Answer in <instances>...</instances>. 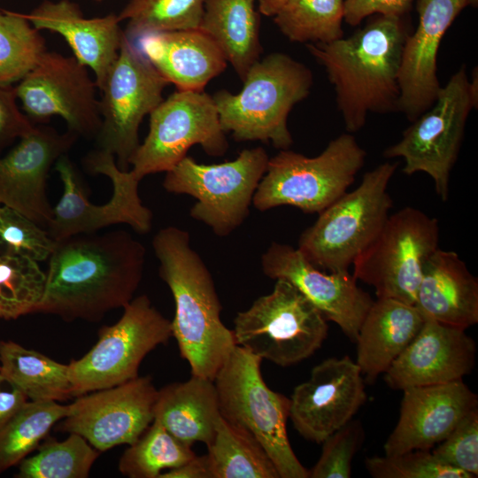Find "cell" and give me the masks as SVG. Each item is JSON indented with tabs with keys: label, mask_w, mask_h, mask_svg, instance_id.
I'll list each match as a JSON object with an SVG mask.
<instances>
[{
	"label": "cell",
	"mask_w": 478,
	"mask_h": 478,
	"mask_svg": "<svg viewBox=\"0 0 478 478\" xmlns=\"http://www.w3.org/2000/svg\"><path fill=\"white\" fill-rule=\"evenodd\" d=\"M327 321L295 286L276 279L271 293L236 314L233 332L238 346L286 367L320 348L328 336Z\"/></svg>",
	"instance_id": "obj_8"
},
{
	"label": "cell",
	"mask_w": 478,
	"mask_h": 478,
	"mask_svg": "<svg viewBox=\"0 0 478 478\" xmlns=\"http://www.w3.org/2000/svg\"><path fill=\"white\" fill-rule=\"evenodd\" d=\"M397 166L384 162L366 172L355 189L320 212L301 234L297 248L313 266L333 273L349 271L389 215L393 202L388 186Z\"/></svg>",
	"instance_id": "obj_6"
},
{
	"label": "cell",
	"mask_w": 478,
	"mask_h": 478,
	"mask_svg": "<svg viewBox=\"0 0 478 478\" xmlns=\"http://www.w3.org/2000/svg\"><path fill=\"white\" fill-rule=\"evenodd\" d=\"M96 82L74 57L45 51L14 88L29 119L61 117L77 136L96 137L101 126Z\"/></svg>",
	"instance_id": "obj_16"
},
{
	"label": "cell",
	"mask_w": 478,
	"mask_h": 478,
	"mask_svg": "<svg viewBox=\"0 0 478 478\" xmlns=\"http://www.w3.org/2000/svg\"><path fill=\"white\" fill-rule=\"evenodd\" d=\"M405 17L378 14L348 38L306 44L334 85L349 133L361 129L369 112L398 111L402 51L410 34Z\"/></svg>",
	"instance_id": "obj_2"
},
{
	"label": "cell",
	"mask_w": 478,
	"mask_h": 478,
	"mask_svg": "<svg viewBox=\"0 0 478 478\" xmlns=\"http://www.w3.org/2000/svg\"><path fill=\"white\" fill-rule=\"evenodd\" d=\"M478 101L474 97L466 67L462 66L437 95L434 104L403 132L401 139L388 147L387 158H402V172H422L434 181L437 196L449 197L451 172L461 147L466 123Z\"/></svg>",
	"instance_id": "obj_12"
},
{
	"label": "cell",
	"mask_w": 478,
	"mask_h": 478,
	"mask_svg": "<svg viewBox=\"0 0 478 478\" xmlns=\"http://www.w3.org/2000/svg\"><path fill=\"white\" fill-rule=\"evenodd\" d=\"M197 144L214 157L228 148L214 100L204 90H176L150 112L149 133L130 158L129 171L140 181L166 173Z\"/></svg>",
	"instance_id": "obj_15"
},
{
	"label": "cell",
	"mask_w": 478,
	"mask_h": 478,
	"mask_svg": "<svg viewBox=\"0 0 478 478\" xmlns=\"http://www.w3.org/2000/svg\"><path fill=\"white\" fill-rule=\"evenodd\" d=\"M412 0H345L344 20L350 26L358 25L373 15L405 16Z\"/></svg>",
	"instance_id": "obj_44"
},
{
	"label": "cell",
	"mask_w": 478,
	"mask_h": 478,
	"mask_svg": "<svg viewBox=\"0 0 478 478\" xmlns=\"http://www.w3.org/2000/svg\"><path fill=\"white\" fill-rule=\"evenodd\" d=\"M0 373L33 401L73 397L68 365L11 340H0Z\"/></svg>",
	"instance_id": "obj_30"
},
{
	"label": "cell",
	"mask_w": 478,
	"mask_h": 478,
	"mask_svg": "<svg viewBox=\"0 0 478 478\" xmlns=\"http://www.w3.org/2000/svg\"><path fill=\"white\" fill-rule=\"evenodd\" d=\"M27 396L0 373V430L27 401Z\"/></svg>",
	"instance_id": "obj_45"
},
{
	"label": "cell",
	"mask_w": 478,
	"mask_h": 478,
	"mask_svg": "<svg viewBox=\"0 0 478 478\" xmlns=\"http://www.w3.org/2000/svg\"><path fill=\"white\" fill-rule=\"evenodd\" d=\"M287 0H257L258 8L261 14L274 17Z\"/></svg>",
	"instance_id": "obj_47"
},
{
	"label": "cell",
	"mask_w": 478,
	"mask_h": 478,
	"mask_svg": "<svg viewBox=\"0 0 478 478\" xmlns=\"http://www.w3.org/2000/svg\"><path fill=\"white\" fill-rule=\"evenodd\" d=\"M414 306L425 320L466 329L478 322V281L457 252L438 248L424 266Z\"/></svg>",
	"instance_id": "obj_26"
},
{
	"label": "cell",
	"mask_w": 478,
	"mask_h": 478,
	"mask_svg": "<svg viewBox=\"0 0 478 478\" xmlns=\"http://www.w3.org/2000/svg\"><path fill=\"white\" fill-rule=\"evenodd\" d=\"M206 446L212 478H280L260 443L222 416Z\"/></svg>",
	"instance_id": "obj_31"
},
{
	"label": "cell",
	"mask_w": 478,
	"mask_h": 478,
	"mask_svg": "<svg viewBox=\"0 0 478 478\" xmlns=\"http://www.w3.org/2000/svg\"><path fill=\"white\" fill-rule=\"evenodd\" d=\"M243 81L237 94L222 89L212 96L225 133L239 142H271L277 149H289L293 143L289 113L308 96L312 71L285 53L273 52L256 61Z\"/></svg>",
	"instance_id": "obj_4"
},
{
	"label": "cell",
	"mask_w": 478,
	"mask_h": 478,
	"mask_svg": "<svg viewBox=\"0 0 478 478\" xmlns=\"http://www.w3.org/2000/svg\"><path fill=\"white\" fill-rule=\"evenodd\" d=\"M442 462L468 473L478 474V411L469 412L450 435L431 449Z\"/></svg>",
	"instance_id": "obj_42"
},
{
	"label": "cell",
	"mask_w": 478,
	"mask_h": 478,
	"mask_svg": "<svg viewBox=\"0 0 478 478\" xmlns=\"http://www.w3.org/2000/svg\"><path fill=\"white\" fill-rule=\"evenodd\" d=\"M85 163L92 173L103 174L111 180L112 195L105 204L90 203L69 158L66 154L62 156L56 162L55 169L64 189L46 228L50 236L56 242L79 234L96 233L117 224H127L139 234L149 233L152 212L139 197L140 181L129 170L120 169L113 155L107 151L96 149L87 156Z\"/></svg>",
	"instance_id": "obj_13"
},
{
	"label": "cell",
	"mask_w": 478,
	"mask_h": 478,
	"mask_svg": "<svg viewBox=\"0 0 478 478\" xmlns=\"http://www.w3.org/2000/svg\"><path fill=\"white\" fill-rule=\"evenodd\" d=\"M158 478H212L207 456H195L184 464L163 472Z\"/></svg>",
	"instance_id": "obj_46"
},
{
	"label": "cell",
	"mask_w": 478,
	"mask_h": 478,
	"mask_svg": "<svg viewBox=\"0 0 478 478\" xmlns=\"http://www.w3.org/2000/svg\"><path fill=\"white\" fill-rule=\"evenodd\" d=\"M477 4H478V0H467V4L473 7H476Z\"/></svg>",
	"instance_id": "obj_48"
},
{
	"label": "cell",
	"mask_w": 478,
	"mask_h": 478,
	"mask_svg": "<svg viewBox=\"0 0 478 478\" xmlns=\"http://www.w3.org/2000/svg\"><path fill=\"white\" fill-rule=\"evenodd\" d=\"M34 127L30 119L18 108L14 88L0 85V147L19 139Z\"/></svg>",
	"instance_id": "obj_43"
},
{
	"label": "cell",
	"mask_w": 478,
	"mask_h": 478,
	"mask_svg": "<svg viewBox=\"0 0 478 478\" xmlns=\"http://www.w3.org/2000/svg\"><path fill=\"white\" fill-rule=\"evenodd\" d=\"M157 394L151 377L138 375L81 395L69 405L70 412L58 429L83 436L99 451L131 445L153 421Z\"/></svg>",
	"instance_id": "obj_17"
},
{
	"label": "cell",
	"mask_w": 478,
	"mask_h": 478,
	"mask_svg": "<svg viewBox=\"0 0 478 478\" xmlns=\"http://www.w3.org/2000/svg\"><path fill=\"white\" fill-rule=\"evenodd\" d=\"M169 82L125 35L119 55L100 89L98 150L113 155L120 169L128 170L139 146V127L163 101Z\"/></svg>",
	"instance_id": "obj_14"
},
{
	"label": "cell",
	"mask_w": 478,
	"mask_h": 478,
	"mask_svg": "<svg viewBox=\"0 0 478 478\" xmlns=\"http://www.w3.org/2000/svg\"><path fill=\"white\" fill-rule=\"evenodd\" d=\"M366 468L374 478H473L439 460L431 450H412L367 458Z\"/></svg>",
	"instance_id": "obj_40"
},
{
	"label": "cell",
	"mask_w": 478,
	"mask_h": 478,
	"mask_svg": "<svg viewBox=\"0 0 478 478\" xmlns=\"http://www.w3.org/2000/svg\"><path fill=\"white\" fill-rule=\"evenodd\" d=\"M467 0H418L419 23L407 36L399 71L398 111L412 122L436 101L441 89L437 54L441 41Z\"/></svg>",
	"instance_id": "obj_22"
},
{
	"label": "cell",
	"mask_w": 478,
	"mask_h": 478,
	"mask_svg": "<svg viewBox=\"0 0 478 478\" xmlns=\"http://www.w3.org/2000/svg\"><path fill=\"white\" fill-rule=\"evenodd\" d=\"M145 257L144 245L122 229L56 241L35 313L57 315L66 321L102 320L134 298Z\"/></svg>",
	"instance_id": "obj_1"
},
{
	"label": "cell",
	"mask_w": 478,
	"mask_h": 478,
	"mask_svg": "<svg viewBox=\"0 0 478 478\" xmlns=\"http://www.w3.org/2000/svg\"><path fill=\"white\" fill-rule=\"evenodd\" d=\"M25 16L37 30L62 35L74 58L91 69L97 89H102L125 37L118 15L88 19L74 3L58 0L44 1Z\"/></svg>",
	"instance_id": "obj_24"
},
{
	"label": "cell",
	"mask_w": 478,
	"mask_h": 478,
	"mask_svg": "<svg viewBox=\"0 0 478 478\" xmlns=\"http://www.w3.org/2000/svg\"><path fill=\"white\" fill-rule=\"evenodd\" d=\"M123 308L116 323L99 329L96 343L83 357L68 364L73 397L137 377L147 354L173 336L171 320L148 296L136 297Z\"/></svg>",
	"instance_id": "obj_11"
},
{
	"label": "cell",
	"mask_w": 478,
	"mask_h": 478,
	"mask_svg": "<svg viewBox=\"0 0 478 478\" xmlns=\"http://www.w3.org/2000/svg\"><path fill=\"white\" fill-rule=\"evenodd\" d=\"M425 319L413 305L393 298L374 301L358 330L356 363L372 383L417 335Z\"/></svg>",
	"instance_id": "obj_27"
},
{
	"label": "cell",
	"mask_w": 478,
	"mask_h": 478,
	"mask_svg": "<svg viewBox=\"0 0 478 478\" xmlns=\"http://www.w3.org/2000/svg\"><path fill=\"white\" fill-rule=\"evenodd\" d=\"M264 274L295 286L324 316L356 342L361 323L374 300L357 285L349 271L326 273L298 250L274 242L261 257Z\"/></svg>",
	"instance_id": "obj_19"
},
{
	"label": "cell",
	"mask_w": 478,
	"mask_h": 478,
	"mask_svg": "<svg viewBox=\"0 0 478 478\" xmlns=\"http://www.w3.org/2000/svg\"><path fill=\"white\" fill-rule=\"evenodd\" d=\"M438 220L413 207L389 215L372 243L352 263L356 280L372 286L377 298L415 303L424 266L439 248Z\"/></svg>",
	"instance_id": "obj_10"
},
{
	"label": "cell",
	"mask_w": 478,
	"mask_h": 478,
	"mask_svg": "<svg viewBox=\"0 0 478 478\" xmlns=\"http://www.w3.org/2000/svg\"><path fill=\"white\" fill-rule=\"evenodd\" d=\"M45 51L43 37L25 14L0 10V85L19 81Z\"/></svg>",
	"instance_id": "obj_37"
},
{
	"label": "cell",
	"mask_w": 478,
	"mask_h": 478,
	"mask_svg": "<svg viewBox=\"0 0 478 478\" xmlns=\"http://www.w3.org/2000/svg\"><path fill=\"white\" fill-rule=\"evenodd\" d=\"M257 0H204L199 29L212 37L243 81L262 52Z\"/></svg>",
	"instance_id": "obj_29"
},
{
	"label": "cell",
	"mask_w": 478,
	"mask_h": 478,
	"mask_svg": "<svg viewBox=\"0 0 478 478\" xmlns=\"http://www.w3.org/2000/svg\"><path fill=\"white\" fill-rule=\"evenodd\" d=\"M135 40L143 56L177 90L203 91L227 68L220 46L199 28L150 32Z\"/></svg>",
	"instance_id": "obj_25"
},
{
	"label": "cell",
	"mask_w": 478,
	"mask_h": 478,
	"mask_svg": "<svg viewBox=\"0 0 478 478\" xmlns=\"http://www.w3.org/2000/svg\"><path fill=\"white\" fill-rule=\"evenodd\" d=\"M158 274L173 297L172 335L191 375L214 380L236 347L233 330L221 321V304L210 271L190 244L188 231L169 226L152 239Z\"/></svg>",
	"instance_id": "obj_3"
},
{
	"label": "cell",
	"mask_w": 478,
	"mask_h": 478,
	"mask_svg": "<svg viewBox=\"0 0 478 478\" xmlns=\"http://www.w3.org/2000/svg\"><path fill=\"white\" fill-rule=\"evenodd\" d=\"M99 456L83 436L70 433L64 441L48 438L36 454L19 463L17 478H86Z\"/></svg>",
	"instance_id": "obj_35"
},
{
	"label": "cell",
	"mask_w": 478,
	"mask_h": 478,
	"mask_svg": "<svg viewBox=\"0 0 478 478\" xmlns=\"http://www.w3.org/2000/svg\"><path fill=\"white\" fill-rule=\"evenodd\" d=\"M398 421L384 443V454L431 450L477 408L478 397L462 380L403 390Z\"/></svg>",
	"instance_id": "obj_21"
},
{
	"label": "cell",
	"mask_w": 478,
	"mask_h": 478,
	"mask_svg": "<svg viewBox=\"0 0 478 478\" xmlns=\"http://www.w3.org/2000/svg\"><path fill=\"white\" fill-rule=\"evenodd\" d=\"M362 441L363 429L360 422L351 420L322 442L321 455L309 471V477H351V461Z\"/></svg>",
	"instance_id": "obj_41"
},
{
	"label": "cell",
	"mask_w": 478,
	"mask_h": 478,
	"mask_svg": "<svg viewBox=\"0 0 478 478\" xmlns=\"http://www.w3.org/2000/svg\"><path fill=\"white\" fill-rule=\"evenodd\" d=\"M78 136L46 126H35L0 158V204L9 206L47 228L53 207L47 197L49 172Z\"/></svg>",
	"instance_id": "obj_20"
},
{
	"label": "cell",
	"mask_w": 478,
	"mask_h": 478,
	"mask_svg": "<svg viewBox=\"0 0 478 478\" xmlns=\"http://www.w3.org/2000/svg\"><path fill=\"white\" fill-rule=\"evenodd\" d=\"M475 354V342L466 329L425 320L384 380L396 390L462 380L474 369Z\"/></svg>",
	"instance_id": "obj_23"
},
{
	"label": "cell",
	"mask_w": 478,
	"mask_h": 478,
	"mask_svg": "<svg viewBox=\"0 0 478 478\" xmlns=\"http://www.w3.org/2000/svg\"><path fill=\"white\" fill-rule=\"evenodd\" d=\"M154 420L183 443L208 445L221 416L214 382L197 375L158 390Z\"/></svg>",
	"instance_id": "obj_28"
},
{
	"label": "cell",
	"mask_w": 478,
	"mask_h": 478,
	"mask_svg": "<svg viewBox=\"0 0 478 478\" xmlns=\"http://www.w3.org/2000/svg\"><path fill=\"white\" fill-rule=\"evenodd\" d=\"M46 273L38 262L21 256H0V319L35 313L45 290Z\"/></svg>",
	"instance_id": "obj_38"
},
{
	"label": "cell",
	"mask_w": 478,
	"mask_h": 478,
	"mask_svg": "<svg viewBox=\"0 0 478 478\" xmlns=\"http://www.w3.org/2000/svg\"><path fill=\"white\" fill-rule=\"evenodd\" d=\"M204 0H131L118 15L133 42L143 34L198 29Z\"/></svg>",
	"instance_id": "obj_36"
},
{
	"label": "cell",
	"mask_w": 478,
	"mask_h": 478,
	"mask_svg": "<svg viewBox=\"0 0 478 478\" xmlns=\"http://www.w3.org/2000/svg\"><path fill=\"white\" fill-rule=\"evenodd\" d=\"M261 362L236 345L213 380L220 414L260 443L280 478H307L309 471L296 456L287 434L289 398L266 384Z\"/></svg>",
	"instance_id": "obj_5"
},
{
	"label": "cell",
	"mask_w": 478,
	"mask_h": 478,
	"mask_svg": "<svg viewBox=\"0 0 478 478\" xmlns=\"http://www.w3.org/2000/svg\"><path fill=\"white\" fill-rule=\"evenodd\" d=\"M196 456L189 446L153 420L140 437L123 452L120 472L129 478H158Z\"/></svg>",
	"instance_id": "obj_34"
},
{
	"label": "cell",
	"mask_w": 478,
	"mask_h": 478,
	"mask_svg": "<svg viewBox=\"0 0 478 478\" xmlns=\"http://www.w3.org/2000/svg\"><path fill=\"white\" fill-rule=\"evenodd\" d=\"M70 412L57 401H27L0 430V474L38 448L51 428Z\"/></svg>",
	"instance_id": "obj_32"
},
{
	"label": "cell",
	"mask_w": 478,
	"mask_h": 478,
	"mask_svg": "<svg viewBox=\"0 0 478 478\" xmlns=\"http://www.w3.org/2000/svg\"><path fill=\"white\" fill-rule=\"evenodd\" d=\"M268 160L262 147L245 149L234 160L212 165L186 156L166 173L163 187L170 193L193 197L197 201L191 218L226 236L247 219Z\"/></svg>",
	"instance_id": "obj_9"
},
{
	"label": "cell",
	"mask_w": 478,
	"mask_h": 478,
	"mask_svg": "<svg viewBox=\"0 0 478 478\" xmlns=\"http://www.w3.org/2000/svg\"><path fill=\"white\" fill-rule=\"evenodd\" d=\"M343 0H287L274 21L289 41L327 43L343 38Z\"/></svg>",
	"instance_id": "obj_33"
},
{
	"label": "cell",
	"mask_w": 478,
	"mask_h": 478,
	"mask_svg": "<svg viewBox=\"0 0 478 478\" xmlns=\"http://www.w3.org/2000/svg\"><path fill=\"white\" fill-rule=\"evenodd\" d=\"M366 156L350 133L331 140L313 158L281 150L269 158L252 204L260 212L290 205L306 213H320L347 191Z\"/></svg>",
	"instance_id": "obj_7"
},
{
	"label": "cell",
	"mask_w": 478,
	"mask_h": 478,
	"mask_svg": "<svg viewBox=\"0 0 478 478\" xmlns=\"http://www.w3.org/2000/svg\"><path fill=\"white\" fill-rule=\"evenodd\" d=\"M366 400L363 374L349 356L315 366L289 397L294 428L306 440L322 442L356 414Z\"/></svg>",
	"instance_id": "obj_18"
},
{
	"label": "cell",
	"mask_w": 478,
	"mask_h": 478,
	"mask_svg": "<svg viewBox=\"0 0 478 478\" xmlns=\"http://www.w3.org/2000/svg\"><path fill=\"white\" fill-rule=\"evenodd\" d=\"M54 246L46 228L0 204V256H21L41 262L49 259Z\"/></svg>",
	"instance_id": "obj_39"
}]
</instances>
